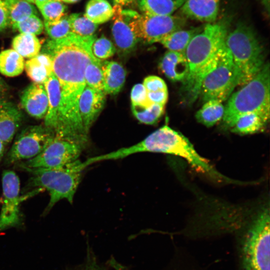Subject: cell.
I'll use <instances>...</instances> for the list:
<instances>
[{"label":"cell","mask_w":270,"mask_h":270,"mask_svg":"<svg viewBox=\"0 0 270 270\" xmlns=\"http://www.w3.org/2000/svg\"><path fill=\"white\" fill-rule=\"evenodd\" d=\"M106 94L86 86L79 99L78 113L83 128L88 134L90 129L102 111Z\"/></svg>","instance_id":"cell-13"},{"label":"cell","mask_w":270,"mask_h":270,"mask_svg":"<svg viewBox=\"0 0 270 270\" xmlns=\"http://www.w3.org/2000/svg\"><path fill=\"white\" fill-rule=\"evenodd\" d=\"M144 152L176 156L184 158L196 169L214 179L229 180L197 152L186 136L168 125L159 128L134 145L115 150L114 156L116 158L120 159L132 154Z\"/></svg>","instance_id":"cell-3"},{"label":"cell","mask_w":270,"mask_h":270,"mask_svg":"<svg viewBox=\"0 0 270 270\" xmlns=\"http://www.w3.org/2000/svg\"><path fill=\"white\" fill-rule=\"evenodd\" d=\"M54 136V132L46 126H34L25 128L17 136L7 153L6 163H18L36 156Z\"/></svg>","instance_id":"cell-11"},{"label":"cell","mask_w":270,"mask_h":270,"mask_svg":"<svg viewBox=\"0 0 270 270\" xmlns=\"http://www.w3.org/2000/svg\"><path fill=\"white\" fill-rule=\"evenodd\" d=\"M21 104L26 111L36 118H44L48 109V100L43 84L33 82L22 92Z\"/></svg>","instance_id":"cell-15"},{"label":"cell","mask_w":270,"mask_h":270,"mask_svg":"<svg viewBox=\"0 0 270 270\" xmlns=\"http://www.w3.org/2000/svg\"><path fill=\"white\" fill-rule=\"evenodd\" d=\"M12 0H0V32L10 25L8 13Z\"/></svg>","instance_id":"cell-39"},{"label":"cell","mask_w":270,"mask_h":270,"mask_svg":"<svg viewBox=\"0 0 270 270\" xmlns=\"http://www.w3.org/2000/svg\"><path fill=\"white\" fill-rule=\"evenodd\" d=\"M123 10L137 39L148 44L160 42L170 33L182 29L186 20L181 14L148 15L132 10Z\"/></svg>","instance_id":"cell-9"},{"label":"cell","mask_w":270,"mask_h":270,"mask_svg":"<svg viewBox=\"0 0 270 270\" xmlns=\"http://www.w3.org/2000/svg\"><path fill=\"white\" fill-rule=\"evenodd\" d=\"M86 168L84 162L78 159L58 167L20 168L32 175L28 188H42L48 192L50 198L44 212L46 214L61 200L72 203L82 172Z\"/></svg>","instance_id":"cell-4"},{"label":"cell","mask_w":270,"mask_h":270,"mask_svg":"<svg viewBox=\"0 0 270 270\" xmlns=\"http://www.w3.org/2000/svg\"><path fill=\"white\" fill-rule=\"evenodd\" d=\"M96 36H80L71 32L58 40H50L44 52L52 60V72L61 92L56 136L86 146L88 134L84 130L78 113V101L86 86L84 70L87 64L98 60L92 52Z\"/></svg>","instance_id":"cell-1"},{"label":"cell","mask_w":270,"mask_h":270,"mask_svg":"<svg viewBox=\"0 0 270 270\" xmlns=\"http://www.w3.org/2000/svg\"><path fill=\"white\" fill-rule=\"evenodd\" d=\"M230 18L224 17L208 23L191 40L184 52L188 72L182 82V94L186 102L193 103L200 96L202 80L216 64L225 44Z\"/></svg>","instance_id":"cell-2"},{"label":"cell","mask_w":270,"mask_h":270,"mask_svg":"<svg viewBox=\"0 0 270 270\" xmlns=\"http://www.w3.org/2000/svg\"><path fill=\"white\" fill-rule=\"evenodd\" d=\"M24 58L12 48L0 52V72L5 76L20 75L24 68Z\"/></svg>","instance_id":"cell-26"},{"label":"cell","mask_w":270,"mask_h":270,"mask_svg":"<svg viewBox=\"0 0 270 270\" xmlns=\"http://www.w3.org/2000/svg\"><path fill=\"white\" fill-rule=\"evenodd\" d=\"M262 6L264 7L266 14H270V0H260Z\"/></svg>","instance_id":"cell-42"},{"label":"cell","mask_w":270,"mask_h":270,"mask_svg":"<svg viewBox=\"0 0 270 270\" xmlns=\"http://www.w3.org/2000/svg\"><path fill=\"white\" fill-rule=\"evenodd\" d=\"M44 22H56L66 16V6L62 2L52 0L38 7Z\"/></svg>","instance_id":"cell-33"},{"label":"cell","mask_w":270,"mask_h":270,"mask_svg":"<svg viewBox=\"0 0 270 270\" xmlns=\"http://www.w3.org/2000/svg\"><path fill=\"white\" fill-rule=\"evenodd\" d=\"M238 85V74L231 54L224 44L220 50L216 64L202 80L200 95L204 102L211 100L223 102L229 98Z\"/></svg>","instance_id":"cell-8"},{"label":"cell","mask_w":270,"mask_h":270,"mask_svg":"<svg viewBox=\"0 0 270 270\" xmlns=\"http://www.w3.org/2000/svg\"><path fill=\"white\" fill-rule=\"evenodd\" d=\"M5 88V84L2 80L0 77V94L3 92Z\"/></svg>","instance_id":"cell-46"},{"label":"cell","mask_w":270,"mask_h":270,"mask_svg":"<svg viewBox=\"0 0 270 270\" xmlns=\"http://www.w3.org/2000/svg\"><path fill=\"white\" fill-rule=\"evenodd\" d=\"M142 84L147 92L168 90L164 81L160 78L156 76H150L146 77L144 80Z\"/></svg>","instance_id":"cell-38"},{"label":"cell","mask_w":270,"mask_h":270,"mask_svg":"<svg viewBox=\"0 0 270 270\" xmlns=\"http://www.w3.org/2000/svg\"><path fill=\"white\" fill-rule=\"evenodd\" d=\"M26 0L27 2L30 3L34 4V0Z\"/></svg>","instance_id":"cell-48"},{"label":"cell","mask_w":270,"mask_h":270,"mask_svg":"<svg viewBox=\"0 0 270 270\" xmlns=\"http://www.w3.org/2000/svg\"><path fill=\"white\" fill-rule=\"evenodd\" d=\"M222 102L217 100H211L204 102L196 114L197 121L207 127L216 124L222 118L224 114V106Z\"/></svg>","instance_id":"cell-25"},{"label":"cell","mask_w":270,"mask_h":270,"mask_svg":"<svg viewBox=\"0 0 270 270\" xmlns=\"http://www.w3.org/2000/svg\"><path fill=\"white\" fill-rule=\"evenodd\" d=\"M270 66L261 70L238 90L231 94L224 106V126H234L242 116L252 112L270 114Z\"/></svg>","instance_id":"cell-5"},{"label":"cell","mask_w":270,"mask_h":270,"mask_svg":"<svg viewBox=\"0 0 270 270\" xmlns=\"http://www.w3.org/2000/svg\"><path fill=\"white\" fill-rule=\"evenodd\" d=\"M115 4L120 6L128 5L132 3L134 0H114Z\"/></svg>","instance_id":"cell-43"},{"label":"cell","mask_w":270,"mask_h":270,"mask_svg":"<svg viewBox=\"0 0 270 270\" xmlns=\"http://www.w3.org/2000/svg\"><path fill=\"white\" fill-rule=\"evenodd\" d=\"M88 252L86 261L77 270H106L98 263L96 258L90 251L88 250Z\"/></svg>","instance_id":"cell-41"},{"label":"cell","mask_w":270,"mask_h":270,"mask_svg":"<svg viewBox=\"0 0 270 270\" xmlns=\"http://www.w3.org/2000/svg\"><path fill=\"white\" fill-rule=\"evenodd\" d=\"M102 60H96L88 63L84 70L86 86L104 92V77Z\"/></svg>","instance_id":"cell-32"},{"label":"cell","mask_w":270,"mask_h":270,"mask_svg":"<svg viewBox=\"0 0 270 270\" xmlns=\"http://www.w3.org/2000/svg\"><path fill=\"white\" fill-rule=\"evenodd\" d=\"M202 28L176 30L164 38L160 42L168 50L184 52L192 38Z\"/></svg>","instance_id":"cell-24"},{"label":"cell","mask_w":270,"mask_h":270,"mask_svg":"<svg viewBox=\"0 0 270 270\" xmlns=\"http://www.w3.org/2000/svg\"><path fill=\"white\" fill-rule=\"evenodd\" d=\"M59 1H60L62 2L68 3V4H73L75 3L80 0H58Z\"/></svg>","instance_id":"cell-47"},{"label":"cell","mask_w":270,"mask_h":270,"mask_svg":"<svg viewBox=\"0 0 270 270\" xmlns=\"http://www.w3.org/2000/svg\"><path fill=\"white\" fill-rule=\"evenodd\" d=\"M6 146L4 144L0 141V162L4 156Z\"/></svg>","instance_id":"cell-44"},{"label":"cell","mask_w":270,"mask_h":270,"mask_svg":"<svg viewBox=\"0 0 270 270\" xmlns=\"http://www.w3.org/2000/svg\"><path fill=\"white\" fill-rule=\"evenodd\" d=\"M43 84L46 90L48 100V109L44 118V126L50 128L54 132L58 123L61 100L60 86L53 72Z\"/></svg>","instance_id":"cell-19"},{"label":"cell","mask_w":270,"mask_h":270,"mask_svg":"<svg viewBox=\"0 0 270 270\" xmlns=\"http://www.w3.org/2000/svg\"><path fill=\"white\" fill-rule=\"evenodd\" d=\"M14 30L20 33L33 34H40L44 29V24L38 15H32L26 19L12 25Z\"/></svg>","instance_id":"cell-35"},{"label":"cell","mask_w":270,"mask_h":270,"mask_svg":"<svg viewBox=\"0 0 270 270\" xmlns=\"http://www.w3.org/2000/svg\"><path fill=\"white\" fill-rule=\"evenodd\" d=\"M44 28L50 40H58L68 36L72 32L68 16L56 22H44Z\"/></svg>","instance_id":"cell-34"},{"label":"cell","mask_w":270,"mask_h":270,"mask_svg":"<svg viewBox=\"0 0 270 270\" xmlns=\"http://www.w3.org/2000/svg\"><path fill=\"white\" fill-rule=\"evenodd\" d=\"M116 51L113 43L104 36L96 38L92 46L94 56L102 61L112 56Z\"/></svg>","instance_id":"cell-36"},{"label":"cell","mask_w":270,"mask_h":270,"mask_svg":"<svg viewBox=\"0 0 270 270\" xmlns=\"http://www.w3.org/2000/svg\"><path fill=\"white\" fill-rule=\"evenodd\" d=\"M186 0H138L142 14L169 16L180 9Z\"/></svg>","instance_id":"cell-23"},{"label":"cell","mask_w":270,"mask_h":270,"mask_svg":"<svg viewBox=\"0 0 270 270\" xmlns=\"http://www.w3.org/2000/svg\"><path fill=\"white\" fill-rule=\"evenodd\" d=\"M220 0H186L180 8L186 18L210 23L217 20Z\"/></svg>","instance_id":"cell-16"},{"label":"cell","mask_w":270,"mask_h":270,"mask_svg":"<svg viewBox=\"0 0 270 270\" xmlns=\"http://www.w3.org/2000/svg\"><path fill=\"white\" fill-rule=\"evenodd\" d=\"M12 46L22 57L31 58L40 53L41 44L36 36L20 33L14 36Z\"/></svg>","instance_id":"cell-28"},{"label":"cell","mask_w":270,"mask_h":270,"mask_svg":"<svg viewBox=\"0 0 270 270\" xmlns=\"http://www.w3.org/2000/svg\"><path fill=\"white\" fill-rule=\"evenodd\" d=\"M102 68L104 92L109 94L118 93L126 80V72L124 67L115 61H102Z\"/></svg>","instance_id":"cell-20"},{"label":"cell","mask_w":270,"mask_h":270,"mask_svg":"<svg viewBox=\"0 0 270 270\" xmlns=\"http://www.w3.org/2000/svg\"><path fill=\"white\" fill-rule=\"evenodd\" d=\"M38 12L32 4L26 0H12L9 8L10 24L21 22Z\"/></svg>","instance_id":"cell-29"},{"label":"cell","mask_w":270,"mask_h":270,"mask_svg":"<svg viewBox=\"0 0 270 270\" xmlns=\"http://www.w3.org/2000/svg\"><path fill=\"white\" fill-rule=\"evenodd\" d=\"M2 202L0 213V232L14 227L21 226L22 222L20 212L21 203L26 198L44 190L36 188L34 190L20 196V182L12 170H4L2 174Z\"/></svg>","instance_id":"cell-10"},{"label":"cell","mask_w":270,"mask_h":270,"mask_svg":"<svg viewBox=\"0 0 270 270\" xmlns=\"http://www.w3.org/2000/svg\"><path fill=\"white\" fill-rule=\"evenodd\" d=\"M225 44L230 52L239 76V85L251 80L262 68V46L253 28L244 22L228 32Z\"/></svg>","instance_id":"cell-6"},{"label":"cell","mask_w":270,"mask_h":270,"mask_svg":"<svg viewBox=\"0 0 270 270\" xmlns=\"http://www.w3.org/2000/svg\"><path fill=\"white\" fill-rule=\"evenodd\" d=\"M114 8L106 0H90L86 4L84 14L96 24L107 22L112 18Z\"/></svg>","instance_id":"cell-27"},{"label":"cell","mask_w":270,"mask_h":270,"mask_svg":"<svg viewBox=\"0 0 270 270\" xmlns=\"http://www.w3.org/2000/svg\"><path fill=\"white\" fill-rule=\"evenodd\" d=\"M4 102V100L2 98H0V104H2L3 102Z\"/></svg>","instance_id":"cell-49"},{"label":"cell","mask_w":270,"mask_h":270,"mask_svg":"<svg viewBox=\"0 0 270 270\" xmlns=\"http://www.w3.org/2000/svg\"><path fill=\"white\" fill-rule=\"evenodd\" d=\"M50 0H34V4L37 6V7H38L42 4Z\"/></svg>","instance_id":"cell-45"},{"label":"cell","mask_w":270,"mask_h":270,"mask_svg":"<svg viewBox=\"0 0 270 270\" xmlns=\"http://www.w3.org/2000/svg\"><path fill=\"white\" fill-rule=\"evenodd\" d=\"M24 68L34 82L43 84L52 73V58L46 53H39L26 62Z\"/></svg>","instance_id":"cell-21"},{"label":"cell","mask_w":270,"mask_h":270,"mask_svg":"<svg viewBox=\"0 0 270 270\" xmlns=\"http://www.w3.org/2000/svg\"><path fill=\"white\" fill-rule=\"evenodd\" d=\"M147 96L148 100L152 104L165 106L168 98V90L147 92Z\"/></svg>","instance_id":"cell-40"},{"label":"cell","mask_w":270,"mask_h":270,"mask_svg":"<svg viewBox=\"0 0 270 270\" xmlns=\"http://www.w3.org/2000/svg\"><path fill=\"white\" fill-rule=\"evenodd\" d=\"M71 32L80 36H90L94 34L98 24H94L84 15L72 14L68 16Z\"/></svg>","instance_id":"cell-30"},{"label":"cell","mask_w":270,"mask_h":270,"mask_svg":"<svg viewBox=\"0 0 270 270\" xmlns=\"http://www.w3.org/2000/svg\"><path fill=\"white\" fill-rule=\"evenodd\" d=\"M113 8L112 32L115 44L121 52H130L136 46L138 40L133 33L122 6L115 4Z\"/></svg>","instance_id":"cell-14"},{"label":"cell","mask_w":270,"mask_h":270,"mask_svg":"<svg viewBox=\"0 0 270 270\" xmlns=\"http://www.w3.org/2000/svg\"><path fill=\"white\" fill-rule=\"evenodd\" d=\"M86 146L71 140L54 136L36 156L16 163L20 168H48L64 166L79 158Z\"/></svg>","instance_id":"cell-12"},{"label":"cell","mask_w":270,"mask_h":270,"mask_svg":"<svg viewBox=\"0 0 270 270\" xmlns=\"http://www.w3.org/2000/svg\"><path fill=\"white\" fill-rule=\"evenodd\" d=\"M159 67L162 72L172 82H182L188 72V63L184 52L168 50L163 56Z\"/></svg>","instance_id":"cell-17"},{"label":"cell","mask_w":270,"mask_h":270,"mask_svg":"<svg viewBox=\"0 0 270 270\" xmlns=\"http://www.w3.org/2000/svg\"><path fill=\"white\" fill-rule=\"evenodd\" d=\"M270 219L264 209L249 226L242 244L243 270H270Z\"/></svg>","instance_id":"cell-7"},{"label":"cell","mask_w":270,"mask_h":270,"mask_svg":"<svg viewBox=\"0 0 270 270\" xmlns=\"http://www.w3.org/2000/svg\"><path fill=\"white\" fill-rule=\"evenodd\" d=\"M270 114L252 112L241 116L231 128L232 132L239 134H249L264 130L269 120Z\"/></svg>","instance_id":"cell-22"},{"label":"cell","mask_w":270,"mask_h":270,"mask_svg":"<svg viewBox=\"0 0 270 270\" xmlns=\"http://www.w3.org/2000/svg\"><path fill=\"white\" fill-rule=\"evenodd\" d=\"M132 106L140 108H148L152 104L148 100L147 92L142 84L134 85L131 91Z\"/></svg>","instance_id":"cell-37"},{"label":"cell","mask_w":270,"mask_h":270,"mask_svg":"<svg viewBox=\"0 0 270 270\" xmlns=\"http://www.w3.org/2000/svg\"><path fill=\"white\" fill-rule=\"evenodd\" d=\"M22 120L20 111L6 102L0 104V141L6 146L11 142Z\"/></svg>","instance_id":"cell-18"},{"label":"cell","mask_w":270,"mask_h":270,"mask_svg":"<svg viewBox=\"0 0 270 270\" xmlns=\"http://www.w3.org/2000/svg\"><path fill=\"white\" fill-rule=\"evenodd\" d=\"M132 112L136 119L142 124H154L164 112V105L154 104L148 108L132 106Z\"/></svg>","instance_id":"cell-31"}]
</instances>
